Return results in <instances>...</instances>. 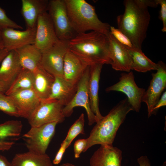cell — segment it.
Returning a JSON list of instances; mask_svg holds the SVG:
<instances>
[{
  "label": "cell",
  "instance_id": "obj_41",
  "mask_svg": "<svg viewBox=\"0 0 166 166\" xmlns=\"http://www.w3.org/2000/svg\"><path fill=\"white\" fill-rule=\"evenodd\" d=\"M59 166H78L74 165L70 163H63L60 165Z\"/></svg>",
  "mask_w": 166,
  "mask_h": 166
},
{
  "label": "cell",
  "instance_id": "obj_19",
  "mask_svg": "<svg viewBox=\"0 0 166 166\" xmlns=\"http://www.w3.org/2000/svg\"><path fill=\"white\" fill-rule=\"evenodd\" d=\"M21 2V13L27 28L35 27L39 15L47 12L49 1L22 0Z\"/></svg>",
  "mask_w": 166,
  "mask_h": 166
},
{
  "label": "cell",
  "instance_id": "obj_22",
  "mask_svg": "<svg viewBox=\"0 0 166 166\" xmlns=\"http://www.w3.org/2000/svg\"><path fill=\"white\" fill-rule=\"evenodd\" d=\"M22 128L20 121L10 120L0 124V151H8L18 139Z\"/></svg>",
  "mask_w": 166,
  "mask_h": 166
},
{
  "label": "cell",
  "instance_id": "obj_23",
  "mask_svg": "<svg viewBox=\"0 0 166 166\" xmlns=\"http://www.w3.org/2000/svg\"><path fill=\"white\" fill-rule=\"evenodd\" d=\"M33 89L41 100L47 99L50 93L55 77L46 71L40 64L33 72Z\"/></svg>",
  "mask_w": 166,
  "mask_h": 166
},
{
  "label": "cell",
  "instance_id": "obj_9",
  "mask_svg": "<svg viewBox=\"0 0 166 166\" xmlns=\"http://www.w3.org/2000/svg\"><path fill=\"white\" fill-rule=\"evenodd\" d=\"M105 91H116L124 93L126 95L128 101L133 110L139 112L141 108L142 98L145 90L138 86L135 82L133 73L130 71L121 73L119 81L107 88Z\"/></svg>",
  "mask_w": 166,
  "mask_h": 166
},
{
  "label": "cell",
  "instance_id": "obj_20",
  "mask_svg": "<svg viewBox=\"0 0 166 166\" xmlns=\"http://www.w3.org/2000/svg\"><path fill=\"white\" fill-rule=\"evenodd\" d=\"M77 85H73L63 77H55L50 94L47 99L57 100L64 106L68 105L75 95Z\"/></svg>",
  "mask_w": 166,
  "mask_h": 166
},
{
  "label": "cell",
  "instance_id": "obj_13",
  "mask_svg": "<svg viewBox=\"0 0 166 166\" xmlns=\"http://www.w3.org/2000/svg\"><path fill=\"white\" fill-rule=\"evenodd\" d=\"M36 26L21 31L12 28L1 29L4 48L8 51L15 50L25 46L34 44Z\"/></svg>",
  "mask_w": 166,
  "mask_h": 166
},
{
  "label": "cell",
  "instance_id": "obj_18",
  "mask_svg": "<svg viewBox=\"0 0 166 166\" xmlns=\"http://www.w3.org/2000/svg\"><path fill=\"white\" fill-rule=\"evenodd\" d=\"M103 65L96 64L90 66L88 89L91 110L95 115L96 122L102 118L99 110L98 91L100 74Z\"/></svg>",
  "mask_w": 166,
  "mask_h": 166
},
{
  "label": "cell",
  "instance_id": "obj_32",
  "mask_svg": "<svg viewBox=\"0 0 166 166\" xmlns=\"http://www.w3.org/2000/svg\"><path fill=\"white\" fill-rule=\"evenodd\" d=\"M87 143V139H78L75 142L73 146L75 158H78L80 157L81 153L82 152H83Z\"/></svg>",
  "mask_w": 166,
  "mask_h": 166
},
{
  "label": "cell",
  "instance_id": "obj_29",
  "mask_svg": "<svg viewBox=\"0 0 166 166\" xmlns=\"http://www.w3.org/2000/svg\"><path fill=\"white\" fill-rule=\"evenodd\" d=\"M0 110L10 116L20 117L19 113L9 96L0 93Z\"/></svg>",
  "mask_w": 166,
  "mask_h": 166
},
{
  "label": "cell",
  "instance_id": "obj_3",
  "mask_svg": "<svg viewBox=\"0 0 166 166\" xmlns=\"http://www.w3.org/2000/svg\"><path fill=\"white\" fill-rule=\"evenodd\" d=\"M133 111L127 98L121 100L105 116L96 123L87 139V143L83 152L92 146H113L116 133L127 114Z\"/></svg>",
  "mask_w": 166,
  "mask_h": 166
},
{
  "label": "cell",
  "instance_id": "obj_10",
  "mask_svg": "<svg viewBox=\"0 0 166 166\" xmlns=\"http://www.w3.org/2000/svg\"><path fill=\"white\" fill-rule=\"evenodd\" d=\"M89 72L90 66H89L77 85V91L73 98L68 105L64 106L63 114L65 117H69L72 114L75 107H82L87 113L88 125L91 126L96 123V117L91 109L88 93Z\"/></svg>",
  "mask_w": 166,
  "mask_h": 166
},
{
  "label": "cell",
  "instance_id": "obj_16",
  "mask_svg": "<svg viewBox=\"0 0 166 166\" xmlns=\"http://www.w3.org/2000/svg\"><path fill=\"white\" fill-rule=\"evenodd\" d=\"M122 152L113 146L101 145L91 156L90 166H121Z\"/></svg>",
  "mask_w": 166,
  "mask_h": 166
},
{
  "label": "cell",
  "instance_id": "obj_12",
  "mask_svg": "<svg viewBox=\"0 0 166 166\" xmlns=\"http://www.w3.org/2000/svg\"><path fill=\"white\" fill-rule=\"evenodd\" d=\"M60 41L48 12L39 15L36 23L35 45L42 53Z\"/></svg>",
  "mask_w": 166,
  "mask_h": 166
},
{
  "label": "cell",
  "instance_id": "obj_26",
  "mask_svg": "<svg viewBox=\"0 0 166 166\" xmlns=\"http://www.w3.org/2000/svg\"><path fill=\"white\" fill-rule=\"evenodd\" d=\"M125 47L132 59V70L142 73L157 70V64L153 62L147 57L143 52L141 49L134 47L131 48Z\"/></svg>",
  "mask_w": 166,
  "mask_h": 166
},
{
  "label": "cell",
  "instance_id": "obj_27",
  "mask_svg": "<svg viewBox=\"0 0 166 166\" xmlns=\"http://www.w3.org/2000/svg\"><path fill=\"white\" fill-rule=\"evenodd\" d=\"M34 83L33 72L22 68L5 94L10 96L19 91L33 89Z\"/></svg>",
  "mask_w": 166,
  "mask_h": 166
},
{
  "label": "cell",
  "instance_id": "obj_35",
  "mask_svg": "<svg viewBox=\"0 0 166 166\" xmlns=\"http://www.w3.org/2000/svg\"><path fill=\"white\" fill-rule=\"evenodd\" d=\"M166 105V92H164L158 101L153 109L154 114H155L160 107Z\"/></svg>",
  "mask_w": 166,
  "mask_h": 166
},
{
  "label": "cell",
  "instance_id": "obj_34",
  "mask_svg": "<svg viewBox=\"0 0 166 166\" xmlns=\"http://www.w3.org/2000/svg\"><path fill=\"white\" fill-rule=\"evenodd\" d=\"M68 148L67 143L63 140L61 144V146L53 160V164H58L61 162L63 155L67 148Z\"/></svg>",
  "mask_w": 166,
  "mask_h": 166
},
{
  "label": "cell",
  "instance_id": "obj_17",
  "mask_svg": "<svg viewBox=\"0 0 166 166\" xmlns=\"http://www.w3.org/2000/svg\"><path fill=\"white\" fill-rule=\"evenodd\" d=\"M89 66L68 50L64 60L63 78L69 83L77 85Z\"/></svg>",
  "mask_w": 166,
  "mask_h": 166
},
{
  "label": "cell",
  "instance_id": "obj_21",
  "mask_svg": "<svg viewBox=\"0 0 166 166\" xmlns=\"http://www.w3.org/2000/svg\"><path fill=\"white\" fill-rule=\"evenodd\" d=\"M22 68L16 51H9L0 64V81L9 87Z\"/></svg>",
  "mask_w": 166,
  "mask_h": 166
},
{
  "label": "cell",
  "instance_id": "obj_30",
  "mask_svg": "<svg viewBox=\"0 0 166 166\" xmlns=\"http://www.w3.org/2000/svg\"><path fill=\"white\" fill-rule=\"evenodd\" d=\"M110 34L120 43L127 47H133L129 38L119 29L110 26Z\"/></svg>",
  "mask_w": 166,
  "mask_h": 166
},
{
  "label": "cell",
  "instance_id": "obj_39",
  "mask_svg": "<svg viewBox=\"0 0 166 166\" xmlns=\"http://www.w3.org/2000/svg\"><path fill=\"white\" fill-rule=\"evenodd\" d=\"M9 52L5 48L0 50V64L2 60L8 54Z\"/></svg>",
  "mask_w": 166,
  "mask_h": 166
},
{
  "label": "cell",
  "instance_id": "obj_11",
  "mask_svg": "<svg viewBox=\"0 0 166 166\" xmlns=\"http://www.w3.org/2000/svg\"><path fill=\"white\" fill-rule=\"evenodd\" d=\"M157 64L156 72L152 74V78L149 86L145 90L141 100V102L147 105L148 117L154 114V108L166 88V64L161 61Z\"/></svg>",
  "mask_w": 166,
  "mask_h": 166
},
{
  "label": "cell",
  "instance_id": "obj_14",
  "mask_svg": "<svg viewBox=\"0 0 166 166\" xmlns=\"http://www.w3.org/2000/svg\"><path fill=\"white\" fill-rule=\"evenodd\" d=\"M109 52L112 68L116 71L129 72L132 70L130 55L125 47L118 42L110 33Z\"/></svg>",
  "mask_w": 166,
  "mask_h": 166
},
{
  "label": "cell",
  "instance_id": "obj_5",
  "mask_svg": "<svg viewBox=\"0 0 166 166\" xmlns=\"http://www.w3.org/2000/svg\"><path fill=\"white\" fill-rule=\"evenodd\" d=\"M47 11L59 40L68 41L77 34L71 25L65 0L49 1Z\"/></svg>",
  "mask_w": 166,
  "mask_h": 166
},
{
  "label": "cell",
  "instance_id": "obj_1",
  "mask_svg": "<svg viewBox=\"0 0 166 166\" xmlns=\"http://www.w3.org/2000/svg\"><path fill=\"white\" fill-rule=\"evenodd\" d=\"M124 14L117 16L118 28L130 39L133 47L141 49L150 20L148 7H156L157 0H125Z\"/></svg>",
  "mask_w": 166,
  "mask_h": 166
},
{
  "label": "cell",
  "instance_id": "obj_6",
  "mask_svg": "<svg viewBox=\"0 0 166 166\" xmlns=\"http://www.w3.org/2000/svg\"><path fill=\"white\" fill-rule=\"evenodd\" d=\"M57 124L52 122L38 127H31L22 136L28 151L39 154L46 153Z\"/></svg>",
  "mask_w": 166,
  "mask_h": 166
},
{
  "label": "cell",
  "instance_id": "obj_37",
  "mask_svg": "<svg viewBox=\"0 0 166 166\" xmlns=\"http://www.w3.org/2000/svg\"><path fill=\"white\" fill-rule=\"evenodd\" d=\"M0 166H13L11 162H10L4 156L0 154Z\"/></svg>",
  "mask_w": 166,
  "mask_h": 166
},
{
  "label": "cell",
  "instance_id": "obj_25",
  "mask_svg": "<svg viewBox=\"0 0 166 166\" xmlns=\"http://www.w3.org/2000/svg\"><path fill=\"white\" fill-rule=\"evenodd\" d=\"M11 163L13 166H54L46 153L39 154L29 151L16 154Z\"/></svg>",
  "mask_w": 166,
  "mask_h": 166
},
{
  "label": "cell",
  "instance_id": "obj_33",
  "mask_svg": "<svg viewBox=\"0 0 166 166\" xmlns=\"http://www.w3.org/2000/svg\"><path fill=\"white\" fill-rule=\"evenodd\" d=\"M158 5L160 6L159 18L163 23V28L161 30L163 32H166V0H157Z\"/></svg>",
  "mask_w": 166,
  "mask_h": 166
},
{
  "label": "cell",
  "instance_id": "obj_36",
  "mask_svg": "<svg viewBox=\"0 0 166 166\" xmlns=\"http://www.w3.org/2000/svg\"><path fill=\"white\" fill-rule=\"evenodd\" d=\"M139 166H151L149 159L146 156H141L137 159Z\"/></svg>",
  "mask_w": 166,
  "mask_h": 166
},
{
  "label": "cell",
  "instance_id": "obj_40",
  "mask_svg": "<svg viewBox=\"0 0 166 166\" xmlns=\"http://www.w3.org/2000/svg\"><path fill=\"white\" fill-rule=\"evenodd\" d=\"M4 48V44L1 29L0 28V50Z\"/></svg>",
  "mask_w": 166,
  "mask_h": 166
},
{
  "label": "cell",
  "instance_id": "obj_24",
  "mask_svg": "<svg viewBox=\"0 0 166 166\" xmlns=\"http://www.w3.org/2000/svg\"><path fill=\"white\" fill-rule=\"evenodd\" d=\"M15 50L22 68L33 72L40 65L42 53L34 44L27 45Z\"/></svg>",
  "mask_w": 166,
  "mask_h": 166
},
{
  "label": "cell",
  "instance_id": "obj_15",
  "mask_svg": "<svg viewBox=\"0 0 166 166\" xmlns=\"http://www.w3.org/2000/svg\"><path fill=\"white\" fill-rule=\"evenodd\" d=\"M8 96L17 108L20 117L27 119L41 100L33 89L19 91Z\"/></svg>",
  "mask_w": 166,
  "mask_h": 166
},
{
  "label": "cell",
  "instance_id": "obj_28",
  "mask_svg": "<svg viewBox=\"0 0 166 166\" xmlns=\"http://www.w3.org/2000/svg\"><path fill=\"white\" fill-rule=\"evenodd\" d=\"M84 123V113H82L71 126L64 140L67 143L68 148L78 135L85 134Z\"/></svg>",
  "mask_w": 166,
  "mask_h": 166
},
{
  "label": "cell",
  "instance_id": "obj_7",
  "mask_svg": "<svg viewBox=\"0 0 166 166\" xmlns=\"http://www.w3.org/2000/svg\"><path fill=\"white\" fill-rule=\"evenodd\" d=\"M64 106L57 100H41L27 119L31 127H38L52 122L62 123L65 117L63 114Z\"/></svg>",
  "mask_w": 166,
  "mask_h": 166
},
{
  "label": "cell",
  "instance_id": "obj_8",
  "mask_svg": "<svg viewBox=\"0 0 166 166\" xmlns=\"http://www.w3.org/2000/svg\"><path fill=\"white\" fill-rule=\"evenodd\" d=\"M68 41L60 40L42 53L41 65L54 77H63L64 60L68 50Z\"/></svg>",
  "mask_w": 166,
  "mask_h": 166
},
{
  "label": "cell",
  "instance_id": "obj_2",
  "mask_svg": "<svg viewBox=\"0 0 166 166\" xmlns=\"http://www.w3.org/2000/svg\"><path fill=\"white\" fill-rule=\"evenodd\" d=\"M68 50L88 65L111 64L108 36L95 31L77 34L68 42Z\"/></svg>",
  "mask_w": 166,
  "mask_h": 166
},
{
  "label": "cell",
  "instance_id": "obj_38",
  "mask_svg": "<svg viewBox=\"0 0 166 166\" xmlns=\"http://www.w3.org/2000/svg\"><path fill=\"white\" fill-rule=\"evenodd\" d=\"M9 87L8 85L0 81V93H5Z\"/></svg>",
  "mask_w": 166,
  "mask_h": 166
},
{
  "label": "cell",
  "instance_id": "obj_31",
  "mask_svg": "<svg viewBox=\"0 0 166 166\" xmlns=\"http://www.w3.org/2000/svg\"><path fill=\"white\" fill-rule=\"evenodd\" d=\"M0 28L22 29V27L8 17L5 11L0 7Z\"/></svg>",
  "mask_w": 166,
  "mask_h": 166
},
{
  "label": "cell",
  "instance_id": "obj_4",
  "mask_svg": "<svg viewBox=\"0 0 166 166\" xmlns=\"http://www.w3.org/2000/svg\"><path fill=\"white\" fill-rule=\"evenodd\" d=\"M72 27L77 34L95 31L108 36L111 26L101 21L94 7L85 0H65Z\"/></svg>",
  "mask_w": 166,
  "mask_h": 166
}]
</instances>
